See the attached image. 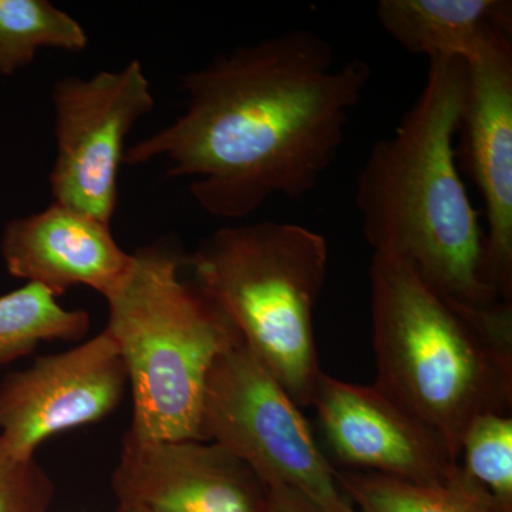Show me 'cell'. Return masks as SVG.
<instances>
[{
	"label": "cell",
	"mask_w": 512,
	"mask_h": 512,
	"mask_svg": "<svg viewBox=\"0 0 512 512\" xmlns=\"http://www.w3.org/2000/svg\"><path fill=\"white\" fill-rule=\"evenodd\" d=\"M87 43L82 25L47 0H0V73L28 66L42 47L77 53Z\"/></svg>",
	"instance_id": "16"
},
{
	"label": "cell",
	"mask_w": 512,
	"mask_h": 512,
	"mask_svg": "<svg viewBox=\"0 0 512 512\" xmlns=\"http://www.w3.org/2000/svg\"><path fill=\"white\" fill-rule=\"evenodd\" d=\"M185 254L168 239L138 248L106 296V329L133 394L128 434L138 440H201L205 380L215 357L241 336L197 285L181 279Z\"/></svg>",
	"instance_id": "4"
},
{
	"label": "cell",
	"mask_w": 512,
	"mask_h": 512,
	"mask_svg": "<svg viewBox=\"0 0 512 512\" xmlns=\"http://www.w3.org/2000/svg\"><path fill=\"white\" fill-rule=\"evenodd\" d=\"M466 86V60L430 59L419 99L370 148L355 201L373 254L409 266L450 301L490 308L501 301L484 281L483 229L456 158Z\"/></svg>",
	"instance_id": "2"
},
{
	"label": "cell",
	"mask_w": 512,
	"mask_h": 512,
	"mask_svg": "<svg viewBox=\"0 0 512 512\" xmlns=\"http://www.w3.org/2000/svg\"><path fill=\"white\" fill-rule=\"evenodd\" d=\"M52 99L57 146L49 177L53 200L110 225L119 201L126 138L156 103L143 64L131 62L90 79L64 77Z\"/></svg>",
	"instance_id": "7"
},
{
	"label": "cell",
	"mask_w": 512,
	"mask_h": 512,
	"mask_svg": "<svg viewBox=\"0 0 512 512\" xmlns=\"http://www.w3.org/2000/svg\"><path fill=\"white\" fill-rule=\"evenodd\" d=\"M127 383L123 357L106 329L76 348L37 357L0 382V440L13 456L35 458L50 437L119 409Z\"/></svg>",
	"instance_id": "8"
},
{
	"label": "cell",
	"mask_w": 512,
	"mask_h": 512,
	"mask_svg": "<svg viewBox=\"0 0 512 512\" xmlns=\"http://www.w3.org/2000/svg\"><path fill=\"white\" fill-rule=\"evenodd\" d=\"M265 512H329L295 488L275 485L268 488Z\"/></svg>",
	"instance_id": "19"
},
{
	"label": "cell",
	"mask_w": 512,
	"mask_h": 512,
	"mask_svg": "<svg viewBox=\"0 0 512 512\" xmlns=\"http://www.w3.org/2000/svg\"><path fill=\"white\" fill-rule=\"evenodd\" d=\"M111 485L117 504L150 512H265L268 498L255 471L220 444L128 433Z\"/></svg>",
	"instance_id": "11"
},
{
	"label": "cell",
	"mask_w": 512,
	"mask_h": 512,
	"mask_svg": "<svg viewBox=\"0 0 512 512\" xmlns=\"http://www.w3.org/2000/svg\"><path fill=\"white\" fill-rule=\"evenodd\" d=\"M369 285L376 386L436 430L460 461L474 420L511 414L512 303L461 305L377 254Z\"/></svg>",
	"instance_id": "3"
},
{
	"label": "cell",
	"mask_w": 512,
	"mask_h": 512,
	"mask_svg": "<svg viewBox=\"0 0 512 512\" xmlns=\"http://www.w3.org/2000/svg\"><path fill=\"white\" fill-rule=\"evenodd\" d=\"M116 512H150V511L144 510V508H141V507H137V505L117 504Z\"/></svg>",
	"instance_id": "20"
},
{
	"label": "cell",
	"mask_w": 512,
	"mask_h": 512,
	"mask_svg": "<svg viewBox=\"0 0 512 512\" xmlns=\"http://www.w3.org/2000/svg\"><path fill=\"white\" fill-rule=\"evenodd\" d=\"M328 265L325 237L276 221L217 229L184 258L194 284L298 407L312 406L325 373L313 313Z\"/></svg>",
	"instance_id": "5"
},
{
	"label": "cell",
	"mask_w": 512,
	"mask_h": 512,
	"mask_svg": "<svg viewBox=\"0 0 512 512\" xmlns=\"http://www.w3.org/2000/svg\"><path fill=\"white\" fill-rule=\"evenodd\" d=\"M312 406L330 450L353 470L416 484H443L460 473L443 437L376 384L323 373Z\"/></svg>",
	"instance_id": "10"
},
{
	"label": "cell",
	"mask_w": 512,
	"mask_h": 512,
	"mask_svg": "<svg viewBox=\"0 0 512 512\" xmlns=\"http://www.w3.org/2000/svg\"><path fill=\"white\" fill-rule=\"evenodd\" d=\"M55 485L36 458H18L0 440V512H49Z\"/></svg>",
	"instance_id": "18"
},
{
	"label": "cell",
	"mask_w": 512,
	"mask_h": 512,
	"mask_svg": "<svg viewBox=\"0 0 512 512\" xmlns=\"http://www.w3.org/2000/svg\"><path fill=\"white\" fill-rule=\"evenodd\" d=\"M0 252L10 275L43 286L56 298L74 286H87L106 298L133 265V254L120 248L110 225L57 202L10 221Z\"/></svg>",
	"instance_id": "12"
},
{
	"label": "cell",
	"mask_w": 512,
	"mask_h": 512,
	"mask_svg": "<svg viewBox=\"0 0 512 512\" xmlns=\"http://www.w3.org/2000/svg\"><path fill=\"white\" fill-rule=\"evenodd\" d=\"M336 481L356 512H505L463 470L443 484H416L356 470H336Z\"/></svg>",
	"instance_id": "14"
},
{
	"label": "cell",
	"mask_w": 512,
	"mask_h": 512,
	"mask_svg": "<svg viewBox=\"0 0 512 512\" xmlns=\"http://www.w3.org/2000/svg\"><path fill=\"white\" fill-rule=\"evenodd\" d=\"M370 79L369 63H336L312 30L238 47L183 76V116L128 148L123 163L167 158L168 177L192 178L202 210L244 220L275 195L299 200L318 187Z\"/></svg>",
	"instance_id": "1"
},
{
	"label": "cell",
	"mask_w": 512,
	"mask_h": 512,
	"mask_svg": "<svg viewBox=\"0 0 512 512\" xmlns=\"http://www.w3.org/2000/svg\"><path fill=\"white\" fill-rule=\"evenodd\" d=\"M376 16L397 45L429 60H468L495 33H512V3L505 0H380Z\"/></svg>",
	"instance_id": "13"
},
{
	"label": "cell",
	"mask_w": 512,
	"mask_h": 512,
	"mask_svg": "<svg viewBox=\"0 0 512 512\" xmlns=\"http://www.w3.org/2000/svg\"><path fill=\"white\" fill-rule=\"evenodd\" d=\"M89 330V313L63 308L43 286L26 284L0 296V365L29 355L42 342L83 339Z\"/></svg>",
	"instance_id": "15"
},
{
	"label": "cell",
	"mask_w": 512,
	"mask_h": 512,
	"mask_svg": "<svg viewBox=\"0 0 512 512\" xmlns=\"http://www.w3.org/2000/svg\"><path fill=\"white\" fill-rule=\"evenodd\" d=\"M512 33L498 32L467 64L458 167L485 205L483 276L501 302L512 303Z\"/></svg>",
	"instance_id": "9"
},
{
	"label": "cell",
	"mask_w": 512,
	"mask_h": 512,
	"mask_svg": "<svg viewBox=\"0 0 512 512\" xmlns=\"http://www.w3.org/2000/svg\"><path fill=\"white\" fill-rule=\"evenodd\" d=\"M200 431L202 441L220 444L241 458L266 487L295 488L329 512H356L301 407L242 340L212 363L202 394Z\"/></svg>",
	"instance_id": "6"
},
{
	"label": "cell",
	"mask_w": 512,
	"mask_h": 512,
	"mask_svg": "<svg viewBox=\"0 0 512 512\" xmlns=\"http://www.w3.org/2000/svg\"><path fill=\"white\" fill-rule=\"evenodd\" d=\"M460 467L505 512H512V416L478 417L464 434Z\"/></svg>",
	"instance_id": "17"
}]
</instances>
